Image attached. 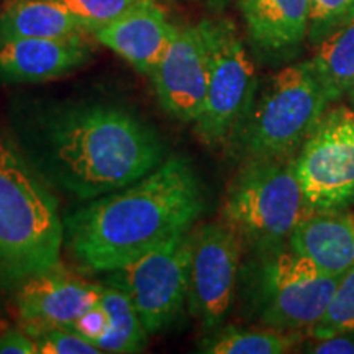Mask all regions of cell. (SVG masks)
<instances>
[{
    "label": "cell",
    "instance_id": "18",
    "mask_svg": "<svg viewBox=\"0 0 354 354\" xmlns=\"http://www.w3.org/2000/svg\"><path fill=\"white\" fill-rule=\"evenodd\" d=\"M310 63L330 104L354 94V20L318 43Z\"/></svg>",
    "mask_w": 354,
    "mask_h": 354
},
{
    "label": "cell",
    "instance_id": "25",
    "mask_svg": "<svg viewBox=\"0 0 354 354\" xmlns=\"http://www.w3.org/2000/svg\"><path fill=\"white\" fill-rule=\"evenodd\" d=\"M71 328H74L79 335H82L84 338H87L88 342L95 344L97 339L102 338L109 328V315L99 302L92 308H88L86 313H82V315L73 323Z\"/></svg>",
    "mask_w": 354,
    "mask_h": 354
},
{
    "label": "cell",
    "instance_id": "1",
    "mask_svg": "<svg viewBox=\"0 0 354 354\" xmlns=\"http://www.w3.org/2000/svg\"><path fill=\"white\" fill-rule=\"evenodd\" d=\"M203 210L201 180L184 158H169L128 187L88 202L66 220L71 254L86 269L110 272L176 234Z\"/></svg>",
    "mask_w": 354,
    "mask_h": 354
},
{
    "label": "cell",
    "instance_id": "15",
    "mask_svg": "<svg viewBox=\"0 0 354 354\" xmlns=\"http://www.w3.org/2000/svg\"><path fill=\"white\" fill-rule=\"evenodd\" d=\"M254 51L264 61L289 59L308 35V0H240Z\"/></svg>",
    "mask_w": 354,
    "mask_h": 354
},
{
    "label": "cell",
    "instance_id": "17",
    "mask_svg": "<svg viewBox=\"0 0 354 354\" xmlns=\"http://www.w3.org/2000/svg\"><path fill=\"white\" fill-rule=\"evenodd\" d=\"M87 33L57 0H7L0 7V39L66 38Z\"/></svg>",
    "mask_w": 354,
    "mask_h": 354
},
{
    "label": "cell",
    "instance_id": "3",
    "mask_svg": "<svg viewBox=\"0 0 354 354\" xmlns=\"http://www.w3.org/2000/svg\"><path fill=\"white\" fill-rule=\"evenodd\" d=\"M63 241L56 198L41 172L0 131V281L19 286L53 268Z\"/></svg>",
    "mask_w": 354,
    "mask_h": 354
},
{
    "label": "cell",
    "instance_id": "9",
    "mask_svg": "<svg viewBox=\"0 0 354 354\" xmlns=\"http://www.w3.org/2000/svg\"><path fill=\"white\" fill-rule=\"evenodd\" d=\"M190 232L176 234L140 258L107 272L105 282L131 300L149 335L179 315L189 294Z\"/></svg>",
    "mask_w": 354,
    "mask_h": 354
},
{
    "label": "cell",
    "instance_id": "13",
    "mask_svg": "<svg viewBox=\"0 0 354 354\" xmlns=\"http://www.w3.org/2000/svg\"><path fill=\"white\" fill-rule=\"evenodd\" d=\"M91 59L84 35L0 39V82L39 84L69 76Z\"/></svg>",
    "mask_w": 354,
    "mask_h": 354
},
{
    "label": "cell",
    "instance_id": "6",
    "mask_svg": "<svg viewBox=\"0 0 354 354\" xmlns=\"http://www.w3.org/2000/svg\"><path fill=\"white\" fill-rule=\"evenodd\" d=\"M304 215L294 158L246 159L228 185L221 221L240 238L243 250L264 253L289 246Z\"/></svg>",
    "mask_w": 354,
    "mask_h": 354
},
{
    "label": "cell",
    "instance_id": "21",
    "mask_svg": "<svg viewBox=\"0 0 354 354\" xmlns=\"http://www.w3.org/2000/svg\"><path fill=\"white\" fill-rule=\"evenodd\" d=\"M307 333L315 339L354 333V268L343 274L325 315Z\"/></svg>",
    "mask_w": 354,
    "mask_h": 354
},
{
    "label": "cell",
    "instance_id": "7",
    "mask_svg": "<svg viewBox=\"0 0 354 354\" xmlns=\"http://www.w3.org/2000/svg\"><path fill=\"white\" fill-rule=\"evenodd\" d=\"M201 28L209 64V87L194 130L207 146L232 141L258 94L253 61L236 26L227 19L202 20Z\"/></svg>",
    "mask_w": 354,
    "mask_h": 354
},
{
    "label": "cell",
    "instance_id": "2",
    "mask_svg": "<svg viewBox=\"0 0 354 354\" xmlns=\"http://www.w3.org/2000/svg\"><path fill=\"white\" fill-rule=\"evenodd\" d=\"M33 140L41 176L81 201L128 187L165 161L156 131L109 104L51 110L39 118Z\"/></svg>",
    "mask_w": 354,
    "mask_h": 354
},
{
    "label": "cell",
    "instance_id": "4",
    "mask_svg": "<svg viewBox=\"0 0 354 354\" xmlns=\"http://www.w3.org/2000/svg\"><path fill=\"white\" fill-rule=\"evenodd\" d=\"M240 269L245 308L258 326L300 333L322 320L342 276L320 271L289 246L251 253Z\"/></svg>",
    "mask_w": 354,
    "mask_h": 354
},
{
    "label": "cell",
    "instance_id": "22",
    "mask_svg": "<svg viewBox=\"0 0 354 354\" xmlns=\"http://www.w3.org/2000/svg\"><path fill=\"white\" fill-rule=\"evenodd\" d=\"M354 20V0H308V39L313 46Z\"/></svg>",
    "mask_w": 354,
    "mask_h": 354
},
{
    "label": "cell",
    "instance_id": "27",
    "mask_svg": "<svg viewBox=\"0 0 354 354\" xmlns=\"http://www.w3.org/2000/svg\"><path fill=\"white\" fill-rule=\"evenodd\" d=\"M308 351L317 354H354V333H339L317 339Z\"/></svg>",
    "mask_w": 354,
    "mask_h": 354
},
{
    "label": "cell",
    "instance_id": "5",
    "mask_svg": "<svg viewBox=\"0 0 354 354\" xmlns=\"http://www.w3.org/2000/svg\"><path fill=\"white\" fill-rule=\"evenodd\" d=\"M330 105L310 61L286 66L256 94L234 149L245 161L294 158Z\"/></svg>",
    "mask_w": 354,
    "mask_h": 354
},
{
    "label": "cell",
    "instance_id": "11",
    "mask_svg": "<svg viewBox=\"0 0 354 354\" xmlns=\"http://www.w3.org/2000/svg\"><path fill=\"white\" fill-rule=\"evenodd\" d=\"M99 299L100 284H92L59 261L17 286L15 312L20 328L30 335L44 326H73Z\"/></svg>",
    "mask_w": 354,
    "mask_h": 354
},
{
    "label": "cell",
    "instance_id": "29",
    "mask_svg": "<svg viewBox=\"0 0 354 354\" xmlns=\"http://www.w3.org/2000/svg\"><path fill=\"white\" fill-rule=\"evenodd\" d=\"M7 328V326L6 325H3V323L2 322H0V331H3V330H6Z\"/></svg>",
    "mask_w": 354,
    "mask_h": 354
},
{
    "label": "cell",
    "instance_id": "26",
    "mask_svg": "<svg viewBox=\"0 0 354 354\" xmlns=\"http://www.w3.org/2000/svg\"><path fill=\"white\" fill-rule=\"evenodd\" d=\"M0 354H38V344L21 328L0 331Z\"/></svg>",
    "mask_w": 354,
    "mask_h": 354
},
{
    "label": "cell",
    "instance_id": "10",
    "mask_svg": "<svg viewBox=\"0 0 354 354\" xmlns=\"http://www.w3.org/2000/svg\"><path fill=\"white\" fill-rule=\"evenodd\" d=\"M243 251L240 238L223 221L201 225L190 233L187 302L207 331L218 328L232 308Z\"/></svg>",
    "mask_w": 354,
    "mask_h": 354
},
{
    "label": "cell",
    "instance_id": "24",
    "mask_svg": "<svg viewBox=\"0 0 354 354\" xmlns=\"http://www.w3.org/2000/svg\"><path fill=\"white\" fill-rule=\"evenodd\" d=\"M30 336L38 344L41 354H99L102 353L94 343L71 326H44Z\"/></svg>",
    "mask_w": 354,
    "mask_h": 354
},
{
    "label": "cell",
    "instance_id": "19",
    "mask_svg": "<svg viewBox=\"0 0 354 354\" xmlns=\"http://www.w3.org/2000/svg\"><path fill=\"white\" fill-rule=\"evenodd\" d=\"M99 302L109 315V328L95 342L102 353H141L148 343V331L131 300L117 287L100 284Z\"/></svg>",
    "mask_w": 354,
    "mask_h": 354
},
{
    "label": "cell",
    "instance_id": "20",
    "mask_svg": "<svg viewBox=\"0 0 354 354\" xmlns=\"http://www.w3.org/2000/svg\"><path fill=\"white\" fill-rule=\"evenodd\" d=\"M300 342V333H287L266 326H218L203 339L201 351L209 354H282L289 353Z\"/></svg>",
    "mask_w": 354,
    "mask_h": 354
},
{
    "label": "cell",
    "instance_id": "8",
    "mask_svg": "<svg viewBox=\"0 0 354 354\" xmlns=\"http://www.w3.org/2000/svg\"><path fill=\"white\" fill-rule=\"evenodd\" d=\"M305 214L348 210L354 203V110L328 109L294 156Z\"/></svg>",
    "mask_w": 354,
    "mask_h": 354
},
{
    "label": "cell",
    "instance_id": "14",
    "mask_svg": "<svg viewBox=\"0 0 354 354\" xmlns=\"http://www.w3.org/2000/svg\"><path fill=\"white\" fill-rule=\"evenodd\" d=\"M176 28L153 0H143L92 35L138 73L151 74L169 48Z\"/></svg>",
    "mask_w": 354,
    "mask_h": 354
},
{
    "label": "cell",
    "instance_id": "28",
    "mask_svg": "<svg viewBox=\"0 0 354 354\" xmlns=\"http://www.w3.org/2000/svg\"><path fill=\"white\" fill-rule=\"evenodd\" d=\"M207 2H209L210 6H214V7H216V8H220V7L227 6V3L230 2V0H207Z\"/></svg>",
    "mask_w": 354,
    "mask_h": 354
},
{
    "label": "cell",
    "instance_id": "12",
    "mask_svg": "<svg viewBox=\"0 0 354 354\" xmlns=\"http://www.w3.org/2000/svg\"><path fill=\"white\" fill-rule=\"evenodd\" d=\"M149 76L165 112L194 125L209 87V64L198 25L177 26L169 48Z\"/></svg>",
    "mask_w": 354,
    "mask_h": 354
},
{
    "label": "cell",
    "instance_id": "16",
    "mask_svg": "<svg viewBox=\"0 0 354 354\" xmlns=\"http://www.w3.org/2000/svg\"><path fill=\"white\" fill-rule=\"evenodd\" d=\"M289 248L331 276L354 268V214H305L289 238Z\"/></svg>",
    "mask_w": 354,
    "mask_h": 354
},
{
    "label": "cell",
    "instance_id": "23",
    "mask_svg": "<svg viewBox=\"0 0 354 354\" xmlns=\"http://www.w3.org/2000/svg\"><path fill=\"white\" fill-rule=\"evenodd\" d=\"M73 13L87 33L107 25L143 0H57Z\"/></svg>",
    "mask_w": 354,
    "mask_h": 354
}]
</instances>
